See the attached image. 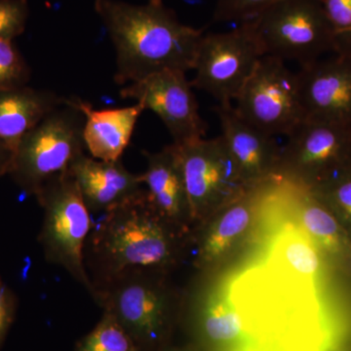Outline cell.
<instances>
[{"mask_svg": "<svg viewBox=\"0 0 351 351\" xmlns=\"http://www.w3.org/2000/svg\"><path fill=\"white\" fill-rule=\"evenodd\" d=\"M94 9L114 47L117 84L164 71H193L204 31L182 24L163 0H95Z\"/></svg>", "mask_w": 351, "mask_h": 351, "instance_id": "obj_1", "label": "cell"}, {"mask_svg": "<svg viewBox=\"0 0 351 351\" xmlns=\"http://www.w3.org/2000/svg\"><path fill=\"white\" fill-rule=\"evenodd\" d=\"M173 226L152 204L147 191L103 214L84 250L94 288L133 270L165 269L177 254Z\"/></svg>", "mask_w": 351, "mask_h": 351, "instance_id": "obj_2", "label": "cell"}, {"mask_svg": "<svg viewBox=\"0 0 351 351\" xmlns=\"http://www.w3.org/2000/svg\"><path fill=\"white\" fill-rule=\"evenodd\" d=\"M157 270H133L95 289L93 300L112 314L138 351L168 348L174 327L172 302Z\"/></svg>", "mask_w": 351, "mask_h": 351, "instance_id": "obj_3", "label": "cell"}, {"mask_svg": "<svg viewBox=\"0 0 351 351\" xmlns=\"http://www.w3.org/2000/svg\"><path fill=\"white\" fill-rule=\"evenodd\" d=\"M36 198L43 210L38 241L46 261L59 265L93 298L95 288L84 262L93 223L69 170L44 184Z\"/></svg>", "mask_w": 351, "mask_h": 351, "instance_id": "obj_4", "label": "cell"}, {"mask_svg": "<svg viewBox=\"0 0 351 351\" xmlns=\"http://www.w3.org/2000/svg\"><path fill=\"white\" fill-rule=\"evenodd\" d=\"M250 21L265 56L304 66L339 53L322 0H279Z\"/></svg>", "mask_w": 351, "mask_h": 351, "instance_id": "obj_5", "label": "cell"}, {"mask_svg": "<svg viewBox=\"0 0 351 351\" xmlns=\"http://www.w3.org/2000/svg\"><path fill=\"white\" fill-rule=\"evenodd\" d=\"M83 127L82 113L66 101L46 115L25 134L14 152L9 175L16 184L34 196L52 178L68 172L84 154Z\"/></svg>", "mask_w": 351, "mask_h": 351, "instance_id": "obj_6", "label": "cell"}, {"mask_svg": "<svg viewBox=\"0 0 351 351\" xmlns=\"http://www.w3.org/2000/svg\"><path fill=\"white\" fill-rule=\"evenodd\" d=\"M265 56L251 21L225 32L204 34L196 51L193 87L218 104H232Z\"/></svg>", "mask_w": 351, "mask_h": 351, "instance_id": "obj_7", "label": "cell"}, {"mask_svg": "<svg viewBox=\"0 0 351 351\" xmlns=\"http://www.w3.org/2000/svg\"><path fill=\"white\" fill-rule=\"evenodd\" d=\"M235 101L240 117L269 135H290L306 119L298 73L263 56Z\"/></svg>", "mask_w": 351, "mask_h": 351, "instance_id": "obj_8", "label": "cell"}, {"mask_svg": "<svg viewBox=\"0 0 351 351\" xmlns=\"http://www.w3.org/2000/svg\"><path fill=\"white\" fill-rule=\"evenodd\" d=\"M181 71H164L120 90V97L142 104L161 119L173 138L181 145L200 140L206 135L207 123L199 113L193 85Z\"/></svg>", "mask_w": 351, "mask_h": 351, "instance_id": "obj_9", "label": "cell"}, {"mask_svg": "<svg viewBox=\"0 0 351 351\" xmlns=\"http://www.w3.org/2000/svg\"><path fill=\"white\" fill-rule=\"evenodd\" d=\"M175 147L191 218L204 216L219 201L235 195L246 182L221 136Z\"/></svg>", "mask_w": 351, "mask_h": 351, "instance_id": "obj_10", "label": "cell"}, {"mask_svg": "<svg viewBox=\"0 0 351 351\" xmlns=\"http://www.w3.org/2000/svg\"><path fill=\"white\" fill-rule=\"evenodd\" d=\"M287 138L281 159L307 184L320 186L351 166V125L306 117Z\"/></svg>", "mask_w": 351, "mask_h": 351, "instance_id": "obj_11", "label": "cell"}, {"mask_svg": "<svg viewBox=\"0 0 351 351\" xmlns=\"http://www.w3.org/2000/svg\"><path fill=\"white\" fill-rule=\"evenodd\" d=\"M298 77L306 117L351 125V52L301 66Z\"/></svg>", "mask_w": 351, "mask_h": 351, "instance_id": "obj_12", "label": "cell"}, {"mask_svg": "<svg viewBox=\"0 0 351 351\" xmlns=\"http://www.w3.org/2000/svg\"><path fill=\"white\" fill-rule=\"evenodd\" d=\"M69 172L90 213L105 214L145 191L141 175L127 170L121 160L108 162L83 154L71 166Z\"/></svg>", "mask_w": 351, "mask_h": 351, "instance_id": "obj_13", "label": "cell"}, {"mask_svg": "<svg viewBox=\"0 0 351 351\" xmlns=\"http://www.w3.org/2000/svg\"><path fill=\"white\" fill-rule=\"evenodd\" d=\"M214 110L221 126V138L244 181L254 182L267 175L279 158L276 137L246 121L232 104H218Z\"/></svg>", "mask_w": 351, "mask_h": 351, "instance_id": "obj_14", "label": "cell"}, {"mask_svg": "<svg viewBox=\"0 0 351 351\" xmlns=\"http://www.w3.org/2000/svg\"><path fill=\"white\" fill-rule=\"evenodd\" d=\"M64 101L77 108L84 117L83 140L85 149L91 156L108 162L120 160L130 143L138 119L145 110L142 104L94 110L90 104L80 98H66Z\"/></svg>", "mask_w": 351, "mask_h": 351, "instance_id": "obj_15", "label": "cell"}, {"mask_svg": "<svg viewBox=\"0 0 351 351\" xmlns=\"http://www.w3.org/2000/svg\"><path fill=\"white\" fill-rule=\"evenodd\" d=\"M145 156L147 167L141 177L152 204L174 225H179L184 218L193 219L175 145L156 154L145 152Z\"/></svg>", "mask_w": 351, "mask_h": 351, "instance_id": "obj_16", "label": "cell"}, {"mask_svg": "<svg viewBox=\"0 0 351 351\" xmlns=\"http://www.w3.org/2000/svg\"><path fill=\"white\" fill-rule=\"evenodd\" d=\"M64 104V97L48 90L24 86L0 92V141L15 152L25 134Z\"/></svg>", "mask_w": 351, "mask_h": 351, "instance_id": "obj_17", "label": "cell"}, {"mask_svg": "<svg viewBox=\"0 0 351 351\" xmlns=\"http://www.w3.org/2000/svg\"><path fill=\"white\" fill-rule=\"evenodd\" d=\"M197 330L207 345L217 350H228L241 341L243 320L234 304L223 298L212 297L200 309Z\"/></svg>", "mask_w": 351, "mask_h": 351, "instance_id": "obj_18", "label": "cell"}, {"mask_svg": "<svg viewBox=\"0 0 351 351\" xmlns=\"http://www.w3.org/2000/svg\"><path fill=\"white\" fill-rule=\"evenodd\" d=\"M272 258L282 271L302 281H313L319 271V256L313 242L295 230H288L278 239Z\"/></svg>", "mask_w": 351, "mask_h": 351, "instance_id": "obj_19", "label": "cell"}, {"mask_svg": "<svg viewBox=\"0 0 351 351\" xmlns=\"http://www.w3.org/2000/svg\"><path fill=\"white\" fill-rule=\"evenodd\" d=\"M250 218L249 208L245 205L237 204L230 208L205 237L201 246V260L212 262L221 257L244 232L250 223Z\"/></svg>", "mask_w": 351, "mask_h": 351, "instance_id": "obj_20", "label": "cell"}, {"mask_svg": "<svg viewBox=\"0 0 351 351\" xmlns=\"http://www.w3.org/2000/svg\"><path fill=\"white\" fill-rule=\"evenodd\" d=\"M75 351H138L133 339L107 311L91 332L76 343Z\"/></svg>", "mask_w": 351, "mask_h": 351, "instance_id": "obj_21", "label": "cell"}, {"mask_svg": "<svg viewBox=\"0 0 351 351\" xmlns=\"http://www.w3.org/2000/svg\"><path fill=\"white\" fill-rule=\"evenodd\" d=\"M302 223L306 232L321 248L338 253L341 248V237L334 216L317 201L307 204L302 211Z\"/></svg>", "mask_w": 351, "mask_h": 351, "instance_id": "obj_22", "label": "cell"}, {"mask_svg": "<svg viewBox=\"0 0 351 351\" xmlns=\"http://www.w3.org/2000/svg\"><path fill=\"white\" fill-rule=\"evenodd\" d=\"M29 69L13 40H0V92L27 86Z\"/></svg>", "mask_w": 351, "mask_h": 351, "instance_id": "obj_23", "label": "cell"}, {"mask_svg": "<svg viewBox=\"0 0 351 351\" xmlns=\"http://www.w3.org/2000/svg\"><path fill=\"white\" fill-rule=\"evenodd\" d=\"M277 1L279 0H217L213 21L241 24L257 17Z\"/></svg>", "mask_w": 351, "mask_h": 351, "instance_id": "obj_24", "label": "cell"}, {"mask_svg": "<svg viewBox=\"0 0 351 351\" xmlns=\"http://www.w3.org/2000/svg\"><path fill=\"white\" fill-rule=\"evenodd\" d=\"M29 16L27 0H0V40H13L21 36Z\"/></svg>", "mask_w": 351, "mask_h": 351, "instance_id": "obj_25", "label": "cell"}, {"mask_svg": "<svg viewBox=\"0 0 351 351\" xmlns=\"http://www.w3.org/2000/svg\"><path fill=\"white\" fill-rule=\"evenodd\" d=\"M316 188L351 223V166Z\"/></svg>", "mask_w": 351, "mask_h": 351, "instance_id": "obj_26", "label": "cell"}, {"mask_svg": "<svg viewBox=\"0 0 351 351\" xmlns=\"http://www.w3.org/2000/svg\"><path fill=\"white\" fill-rule=\"evenodd\" d=\"M325 12L336 32L339 53L351 49V0H322Z\"/></svg>", "mask_w": 351, "mask_h": 351, "instance_id": "obj_27", "label": "cell"}, {"mask_svg": "<svg viewBox=\"0 0 351 351\" xmlns=\"http://www.w3.org/2000/svg\"><path fill=\"white\" fill-rule=\"evenodd\" d=\"M15 313V297L0 278V351L12 325Z\"/></svg>", "mask_w": 351, "mask_h": 351, "instance_id": "obj_28", "label": "cell"}, {"mask_svg": "<svg viewBox=\"0 0 351 351\" xmlns=\"http://www.w3.org/2000/svg\"><path fill=\"white\" fill-rule=\"evenodd\" d=\"M14 152L0 141V177L9 174L13 162Z\"/></svg>", "mask_w": 351, "mask_h": 351, "instance_id": "obj_29", "label": "cell"}, {"mask_svg": "<svg viewBox=\"0 0 351 351\" xmlns=\"http://www.w3.org/2000/svg\"><path fill=\"white\" fill-rule=\"evenodd\" d=\"M161 351H196L195 348H191V346H188V348H167L165 350Z\"/></svg>", "mask_w": 351, "mask_h": 351, "instance_id": "obj_30", "label": "cell"}, {"mask_svg": "<svg viewBox=\"0 0 351 351\" xmlns=\"http://www.w3.org/2000/svg\"><path fill=\"white\" fill-rule=\"evenodd\" d=\"M327 351H351V346H343V348H332Z\"/></svg>", "mask_w": 351, "mask_h": 351, "instance_id": "obj_31", "label": "cell"}, {"mask_svg": "<svg viewBox=\"0 0 351 351\" xmlns=\"http://www.w3.org/2000/svg\"><path fill=\"white\" fill-rule=\"evenodd\" d=\"M350 52H351V49H350Z\"/></svg>", "mask_w": 351, "mask_h": 351, "instance_id": "obj_32", "label": "cell"}]
</instances>
